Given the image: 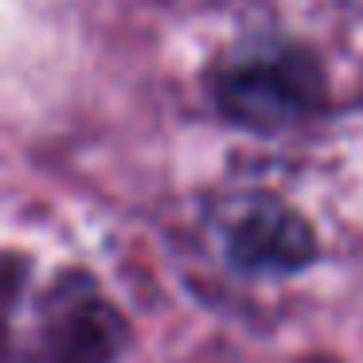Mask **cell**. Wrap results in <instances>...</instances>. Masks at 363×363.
<instances>
[{"label":"cell","instance_id":"6da1fadb","mask_svg":"<svg viewBox=\"0 0 363 363\" xmlns=\"http://www.w3.org/2000/svg\"><path fill=\"white\" fill-rule=\"evenodd\" d=\"M129 320L86 269H63L35 297L9 289L4 363H121Z\"/></svg>","mask_w":363,"mask_h":363},{"label":"cell","instance_id":"7a4b0ae2","mask_svg":"<svg viewBox=\"0 0 363 363\" xmlns=\"http://www.w3.org/2000/svg\"><path fill=\"white\" fill-rule=\"evenodd\" d=\"M211 94L227 121L254 133H277L324 102V79L308 51L293 43H254L219 63Z\"/></svg>","mask_w":363,"mask_h":363},{"label":"cell","instance_id":"3957f363","mask_svg":"<svg viewBox=\"0 0 363 363\" xmlns=\"http://www.w3.org/2000/svg\"><path fill=\"white\" fill-rule=\"evenodd\" d=\"M223 254L238 274H301L316 262V230L297 207L250 196L223 219Z\"/></svg>","mask_w":363,"mask_h":363},{"label":"cell","instance_id":"277c9868","mask_svg":"<svg viewBox=\"0 0 363 363\" xmlns=\"http://www.w3.org/2000/svg\"><path fill=\"white\" fill-rule=\"evenodd\" d=\"M355 4H363V0H355Z\"/></svg>","mask_w":363,"mask_h":363}]
</instances>
